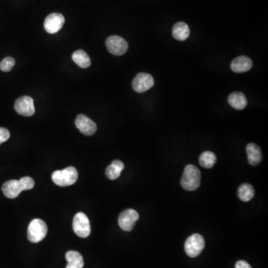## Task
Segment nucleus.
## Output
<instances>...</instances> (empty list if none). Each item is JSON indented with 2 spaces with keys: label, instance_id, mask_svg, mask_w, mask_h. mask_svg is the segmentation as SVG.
<instances>
[{
  "label": "nucleus",
  "instance_id": "nucleus-6",
  "mask_svg": "<svg viewBox=\"0 0 268 268\" xmlns=\"http://www.w3.org/2000/svg\"><path fill=\"white\" fill-rule=\"evenodd\" d=\"M74 232L81 238H87L91 232L90 220L84 213H78L75 214L72 222Z\"/></svg>",
  "mask_w": 268,
  "mask_h": 268
},
{
  "label": "nucleus",
  "instance_id": "nucleus-2",
  "mask_svg": "<svg viewBox=\"0 0 268 268\" xmlns=\"http://www.w3.org/2000/svg\"><path fill=\"white\" fill-rule=\"evenodd\" d=\"M201 171L193 165H186L181 179V186L187 191H195L201 185Z\"/></svg>",
  "mask_w": 268,
  "mask_h": 268
},
{
  "label": "nucleus",
  "instance_id": "nucleus-17",
  "mask_svg": "<svg viewBox=\"0 0 268 268\" xmlns=\"http://www.w3.org/2000/svg\"><path fill=\"white\" fill-rule=\"evenodd\" d=\"M66 259L68 264L66 268H83L84 262L81 253L70 250L66 253Z\"/></svg>",
  "mask_w": 268,
  "mask_h": 268
},
{
  "label": "nucleus",
  "instance_id": "nucleus-18",
  "mask_svg": "<svg viewBox=\"0 0 268 268\" xmlns=\"http://www.w3.org/2000/svg\"><path fill=\"white\" fill-rule=\"evenodd\" d=\"M124 163L121 161H112V163L107 168L106 176L109 180H115L121 175V171L124 169Z\"/></svg>",
  "mask_w": 268,
  "mask_h": 268
},
{
  "label": "nucleus",
  "instance_id": "nucleus-12",
  "mask_svg": "<svg viewBox=\"0 0 268 268\" xmlns=\"http://www.w3.org/2000/svg\"><path fill=\"white\" fill-rule=\"evenodd\" d=\"M75 125L77 128L86 136L93 135L97 130L96 123L90 119L87 115L80 114L75 119Z\"/></svg>",
  "mask_w": 268,
  "mask_h": 268
},
{
  "label": "nucleus",
  "instance_id": "nucleus-15",
  "mask_svg": "<svg viewBox=\"0 0 268 268\" xmlns=\"http://www.w3.org/2000/svg\"><path fill=\"white\" fill-rule=\"evenodd\" d=\"M228 102L232 107L238 110L244 109L247 105V98L240 92L231 93L228 97Z\"/></svg>",
  "mask_w": 268,
  "mask_h": 268
},
{
  "label": "nucleus",
  "instance_id": "nucleus-10",
  "mask_svg": "<svg viewBox=\"0 0 268 268\" xmlns=\"http://www.w3.org/2000/svg\"><path fill=\"white\" fill-rule=\"evenodd\" d=\"M14 109L19 115L32 116L35 114V107L34 100L29 96H23L16 101Z\"/></svg>",
  "mask_w": 268,
  "mask_h": 268
},
{
  "label": "nucleus",
  "instance_id": "nucleus-8",
  "mask_svg": "<svg viewBox=\"0 0 268 268\" xmlns=\"http://www.w3.org/2000/svg\"><path fill=\"white\" fill-rule=\"evenodd\" d=\"M140 218V214L136 210L127 209L120 214L118 217V225L123 230L131 231L136 222Z\"/></svg>",
  "mask_w": 268,
  "mask_h": 268
},
{
  "label": "nucleus",
  "instance_id": "nucleus-5",
  "mask_svg": "<svg viewBox=\"0 0 268 268\" xmlns=\"http://www.w3.org/2000/svg\"><path fill=\"white\" fill-rule=\"evenodd\" d=\"M205 247L204 237L200 234H193L185 242V251L191 258H195L201 254Z\"/></svg>",
  "mask_w": 268,
  "mask_h": 268
},
{
  "label": "nucleus",
  "instance_id": "nucleus-14",
  "mask_svg": "<svg viewBox=\"0 0 268 268\" xmlns=\"http://www.w3.org/2000/svg\"><path fill=\"white\" fill-rule=\"evenodd\" d=\"M249 163L251 165H257L262 162V152L259 146L255 143H250L246 148Z\"/></svg>",
  "mask_w": 268,
  "mask_h": 268
},
{
  "label": "nucleus",
  "instance_id": "nucleus-24",
  "mask_svg": "<svg viewBox=\"0 0 268 268\" xmlns=\"http://www.w3.org/2000/svg\"><path fill=\"white\" fill-rule=\"evenodd\" d=\"M235 268H252V267L245 261H238L235 264Z\"/></svg>",
  "mask_w": 268,
  "mask_h": 268
},
{
  "label": "nucleus",
  "instance_id": "nucleus-22",
  "mask_svg": "<svg viewBox=\"0 0 268 268\" xmlns=\"http://www.w3.org/2000/svg\"><path fill=\"white\" fill-rule=\"evenodd\" d=\"M15 65V60L13 57H7L4 58L3 60L0 63V69L2 72H8L12 69Z\"/></svg>",
  "mask_w": 268,
  "mask_h": 268
},
{
  "label": "nucleus",
  "instance_id": "nucleus-11",
  "mask_svg": "<svg viewBox=\"0 0 268 268\" xmlns=\"http://www.w3.org/2000/svg\"><path fill=\"white\" fill-rule=\"evenodd\" d=\"M65 23V18L61 14L53 13L47 16L44 21V28L48 33L56 34L63 27Z\"/></svg>",
  "mask_w": 268,
  "mask_h": 268
},
{
  "label": "nucleus",
  "instance_id": "nucleus-23",
  "mask_svg": "<svg viewBox=\"0 0 268 268\" xmlns=\"http://www.w3.org/2000/svg\"><path fill=\"white\" fill-rule=\"evenodd\" d=\"M10 138V133L8 129L0 127V145L6 142Z\"/></svg>",
  "mask_w": 268,
  "mask_h": 268
},
{
  "label": "nucleus",
  "instance_id": "nucleus-3",
  "mask_svg": "<svg viewBox=\"0 0 268 268\" xmlns=\"http://www.w3.org/2000/svg\"><path fill=\"white\" fill-rule=\"evenodd\" d=\"M78 177V171L74 167H68L65 169L54 171L52 175L53 182L61 187L72 186L77 181Z\"/></svg>",
  "mask_w": 268,
  "mask_h": 268
},
{
  "label": "nucleus",
  "instance_id": "nucleus-1",
  "mask_svg": "<svg viewBox=\"0 0 268 268\" xmlns=\"http://www.w3.org/2000/svg\"><path fill=\"white\" fill-rule=\"evenodd\" d=\"M35 186V181L30 177H24L20 180H8L4 183L2 192L6 198L14 199L17 198L23 191L30 190Z\"/></svg>",
  "mask_w": 268,
  "mask_h": 268
},
{
  "label": "nucleus",
  "instance_id": "nucleus-19",
  "mask_svg": "<svg viewBox=\"0 0 268 268\" xmlns=\"http://www.w3.org/2000/svg\"><path fill=\"white\" fill-rule=\"evenodd\" d=\"M73 61L81 68H88L91 65V60L86 52L77 50L72 55Z\"/></svg>",
  "mask_w": 268,
  "mask_h": 268
},
{
  "label": "nucleus",
  "instance_id": "nucleus-16",
  "mask_svg": "<svg viewBox=\"0 0 268 268\" xmlns=\"http://www.w3.org/2000/svg\"><path fill=\"white\" fill-rule=\"evenodd\" d=\"M190 35L189 26L184 22H178L174 25L172 29V35L174 39L179 41H185Z\"/></svg>",
  "mask_w": 268,
  "mask_h": 268
},
{
  "label": "nucleus",
  "instance_id": "nucleus-9",
  "mask_svg": "<svg viewBox=\"0 0 268 268\" xmlns=\"http://www.w3.org/2000/svg\"><path fill=\"white\" fill-rule=\"evenodd\" d=\"M154 84H155V80L152 75L146 72H141L133 80L132 87L134 91L137 93H143L152 88Z\"/></svg>",
  "mask_w": 268,
  "mask_h": 268
},
{
  "label": "nucleus",
  "instance_id": "nucleus-4",
  "mask_svg": "<svg viewBox=\"0 0 268 268\" xmlns=\"http://www.w3.org/2000/svg\"><path fill=\"white\" fill-rule=\"evenodd\" d=\"M48 228L47 223L41 219H34L28 227V238L32 243H38L47 236Z\"/></svg>",
  "mask_w": 268,
  "mask_h": 268
},
{
  "label": "nucleus",
  "instance_id": "nucleus-13",
  "mask_svg": "<svg viewBox=\"0 0 268 268\" xmlns=\"http://www.w3.org/2000/svg\"><path fill=\"white\" fill-rule=\"evenodd\" d=\"M253 66V61L250 57L246 56H240L232 60L231 63V69L236 73H242L250 70Z\"/></svg>",
  "mask_w": 268,
  "mask_h": 268
},
{
  "label": "nucleus",
  "instance_id": "nucleus-7",
  "mask_svg": "<svg viewBox=\"0 0 268 268\" xmlns=\"http://www.w3.org/2000/svg\"><path fill=\"white\" fill-rule=\"evenodd\" d=\"M106 47L109 53L116 56L123 55L128 50L127 41L117 35L109 37L107 39Z\"/></svg>",
  "mask_w": 268,
  "mask_h": 268
},
{
  "label": "nucleus",
  "instance_id": "nucleus-20",
  "mask_svg": "<svg viewBox=\"0 0 268 268\" xmlns=\"http://www.w3.org/2000/svg\"><path fill=\"white\" fill-rule=\"evenodd\" d=\"M254 195V189L251 185L248 184V183H244L238 188V198L243 202H248L250 200L253 199Z\"/></svg>",
  "mask_w": 268,
  "mask_h": 268
},
{
  "label": "nucleus",
  "instance_id": "nucleus-21",
  "mask_svg": "<svg viewBox=\"0 0 268 268\" xmlns=\"http://www.w3.org/2000/svg\"><path fill=\"white\" fill-rule=\"evenodd\" d=\"M217 158L212 152H205L199 158V163L203 168H211L215 164Z\"/></svg>",
  "mask_w": 268,
  "mask_h": 268
}]
</instances>
